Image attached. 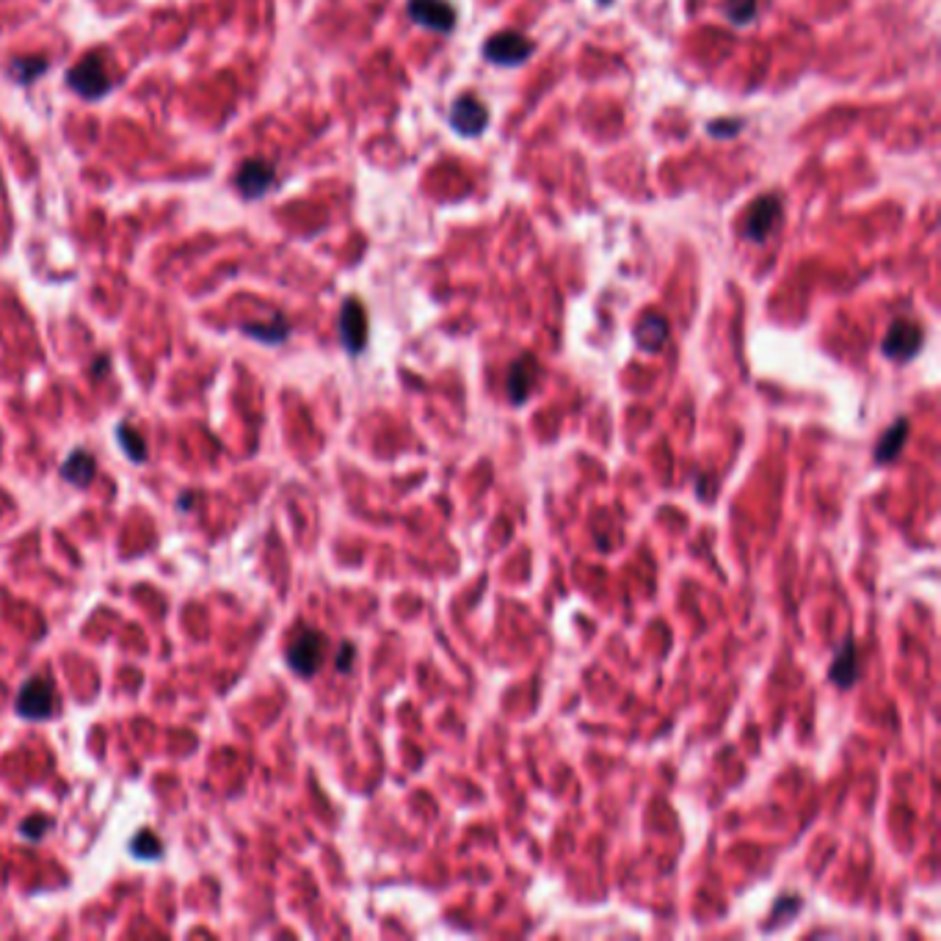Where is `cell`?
<instances>
[{"label":"cell","mask_w":941,"mask_h":941,"mask_svg":"<svg viewBox=\"0 0 941 941\" xmlns=\"http://www.w3.org/2000/svg\"><path fill=\"white\" fill-rule=\"evenodd\" d=\"M67 83L75 95H81L83 100H100L111 92L113 81L106 70V61L102 53H86L70 72H67Z\"/></svg>","instance_id":"1"},{"label":"cell","mask_w":941,"mask_h":941,"mask_svg":"<svg viewBox=\"0 0 941 941\" xmlns=\"http://www.w3.org/2000/svg\"><path fill=\"white\" fill-rule=\"evenodd\" d=\"M782 200L776 194L757 196L743 216V238L751 243H765L782 221Z\"/></svg>","instance_id":"2"},{"label":"cell","mask_w":941,"mask_h":941,"mask_svg":"<svg viewBox=\"0 0 941 941\" xmlns=\"http://www.w3.org/2000/svg\"><path fill=\"white\" fill-rule=\"evenodd\" d=\"M326 658V636L318 630H304L295 632V638L288 647V663L290 668L299 674V677H315L324 665Z\"/></svg>","instance_id":"3"},{"label":"cell","mask_w":941,"mask_h":941,"mask_svg":"<svg viewBox=\"0 0 941 941\" xmlns=\"http://www.w3.org/2000/svg\"><path fill=\"white\" fill-rule=\"evenodd\" d=\"M17 715L28 721L50 719L56 712V685L50 677H34L20 688L17 693Z\"/></svg>","instance_id":"4"},{"label":"cell","mask_w":941,"mask_h":941,"mask_svg":"<svg viewBox=\"0 0 941 941\" xmlns=\"http://www.w3.org/2000/svg\"><path fill=\"white\" fill-rule=\"evenodd\" d=\"M535 45L528 39V36H522L519 31H500V34H495L492 39L483 45V56H486V61H492V64L497 67H519L524 64V61L533 56Z\"/></svg>","instance_id":"5"},{"label":"cell","mask_w":941,"mask_h":941,"mask_svg":"<svg viewBox=\"0 0 941 941\" xmlns=\"http://www.w3.org/2000/svg\"><path fill=\"white\" fill-rule=\"evenodd\" d=\"M922 348V329L914 321H894L883 337V353L894 362H912Z\"/></svg>","instance_id":"6"},{"label":"cell","mask_w":941,"mask_h":941,"mask_svg":"<svg viewBox=\"0 0 941 941\" xmlns=\"http://www.w3.org/2000/svg\"><path fill=\"white\" fill-rule=\"evenodd\" d=\"M450 124L465 138L481 136L483 130L488 128V108L483 106V100L472 95L456 97V102L450 106Z\"/></svg>","instance_id":"7"},{"label":"cell","mask_w":941,"mask_h":941,"mask_svg":"<svg viewBox=\"0 0 941 941\" xmlns=\"http://www.w3.org/2000/svg\"><path fill=\"white\" fill-rule=\"evenodd\" d=\"M274 180H277V169H274V164L260 158L241 164V169H238L236 174L238 191H241V196H246V200L252 202L268 194V191L274 189Z\"/></svg>","instance_id":"8"},{"label":"cell","mask_w":941,"mask_h":941,"mask_svg":"<svg viewBox=\"0 0 941 941\" xmlns=\"http://www.w3.org/2000/svg\"><path fill=\"white\" fill-rule=\"evenodd\" d=\"M409 17L436 34H450L456 25V9L447 0H409Z\"/></svg>","instance_id":"9"},{"label":"cell","mask_w":941,"mask_h":941,"mask_svg":"<svg viewBox=\"0 0 941 941\" xmlns=\"http://www.w3.org/2000/svg\"><path fill=\"white\" fill-rule=\"evenodd\" d=\"M340 340L348 353H360L367 342V315L360 299H346L340 310Z\"/></svg>","instance_id":"10"},{"label":"cell","mask_w":941,"mask_h":941,"mask_svg":"<svg viewBox=\"0 0 941 941\" xmlns=\"http://www.w3.org/2000/svg\"><path fill=\"white\" fill-rule=\"evenodd\" d=\"M539 376H542V367H539V362H535V357H530V353H524V357H519L517 362L511 365V371H508V398H511V403H524V400L530 398V393L535 389V384H539Z\"/></svg>","instance_id":"11"},{"label":"cell","mask_w":941,"mask_h":941,"mask_svg":"<svg viewBox=\"0 0 941 941\" xmlns=\"http://www.w3.org/2000/svg\"><path fill=\"white\" fill-rule=\"evenodd\" d=\"M829 679L842 690L854 688L856 685V679H859V654H856L854 641L842 643V649L836 652L834 663H831L829 668Z\"/></svg>","instance_id":"12"},{"label":"cell","mask_w":941,"mask_h":941,"mask_svg":"<svg viewBox=\"0 0 941 941\" xmlns=\"http://www.w3.org/2000/svg\"><path fill=\"white\" fill-rule=\"evenodd\" d=\"M668 340V321L660 312H647L636 326V342L643 351H660Z\"/></svg>","instance_id":"13"},{"label":"cell","mask_w":941,"mask_h":941,"mask_svg":"<svg viewBox=\"0 0 941 941\" xmlns=\"http://www.w3.org/2000/svg\"><path fill=\"white\" fill-rule=\"evenodd\" d=\"M95 472H97V461L95 456L86 454V450H75V454L61 465V478L70 481L72 486L77 488H86L88 483H92V478H95Z\"/></svg>","instance_id":"14"},{"label":"cell","mask_w":941,"mask_h":941,"mask_svg":"<svg viewBox=\"0 0 941 941\" xmlns=\"http://www.w3.org/2000/svg\"><path fill=\"white\" fill-rule=\"evenodd\" d=\"M906 436H908V420L906 418L894 420V423L886 429V434L881 436V442H878L876 465H889V461L897 459L903 445H906Z\"/></svg>","instance_id":"15"},{"label":"cell","mask_w":941,"mask_h":941,"mask_svg":"<svg viewBox=\"0 0 941 941\" xmlns=\"http://www.w3.org/2000/svg\"><path fill=\"white\" fill-rule=\"evenodd\" d=\"M50 59H45V56H20V59L9 61V77H12L14 83H20V86H28V83H34L36 77H41L45 72H48Z\"/></svg>","instance_id":"16"},{"label":"cell","mask_w":941,"mask_h":941,"mask_svg":"<svg viewBox=\"0 0 941 941\" xmlns=\"http://www.w3.org/2000/svg\"><path fill=\"white\" fill-rule=\"evenodd\" d=\"M241 329H243V335L254 337V340H260V342H272V346H277V342H282L285 337L290 335V326H288V321L282 318V315H277V318H274V324H243Z\"/></svg>","instance_id":"17"},{"label":"cell","mask_w":941,"mask_h":941,"mask_svg":"<svg viewBox=\"0 0 941 941\" xmlns=\"http://www.w3.org/2000/svg\"><path fill=\"white\" fill-rule=\"evenodd\" d=\"M117 439L130 461H138V465L147 461V442H144V436L138 434V431H133L128 423H122L117 429Z\"/></svg>","instance_id":"18"},{"label":"cell","mask_w":941,"mask_h":941,"mask_svg":"<svg viewBox=\"0 0 941 941\" xmlns=\"http://www.w3.org/2000/svg\"><path fill=\"white\" fill-rule=\"evenodd\" d=\"M759 14V3L757 0H724V17L729 20L732 25H748L753 23Z\"/></svg>","instance_id":"19"},{"label":"cell","mask_w":941,"mask_h":941,"mask_svg":"<svg viewBox=\"0 0 941 941\" xmlns=\"http://www.w3.org/2000/svg\"><path fill=\"white\" fill-rule=\"evenodd\" d=\"M130 850H133V856H138V859H158L160 850H164V845H160V840L155 834H149V831H142V834L133 840Z\"/></svg>","instance_id":"20"},{"label":"cell","mask_w":941,"mask_h":941,"mask_svg":"<svg viewBox=\"0 0 941 941\" xmlns=\"http://www.w3.org/2000/svg\"><path fill=\"white\" fill-rule=\"evenodd\" d=\"M740 128H743V119H721V122H710V133L715 138H732V136H737V133H740Z\"/></svg>","instance_id":"21"},{"label":"cell","mask_w":941,"mask_h":941,"mask_svg":"<svg viewBox=\"0 0 941 941\" xmlns=\"http://www.w3.org/2000/svg\"><path fill=\"white\" fill-rule=\"evenodd\" d=\"M48 825H50L48 818H41V815H36V818L25 820V823L20 825V829H23V836H28V840H39V836L45 834V831H48Z\"/></svg>","instance_id":"22"},{"label":"cell","mask_w":941,"mask_h":941,"mask_svg":"<svg viewBox=\"0 0 941 941\" xmlns=\"http://www.w3.org/2000/svg\"><path fill=\"white\" fill-rule=\"evenodd\" d=\"M351 665H353V643L346 641L340 647V654H337V671H340V674H348Z\"/></svg>","instance_id":"23"},{"label":"cell","mask_w":941,"mask_h":941,"mask_svg":"<svg viewBox=\"0 0 941 941\" xmlns=\"http://www.w3.org/2000/svg\"><path fill=\"white\" fill-rule=\"evenodd\" d=\"M106 367H108V357H100V360L95 362V371H92L95 373V378H100L102 373H106Z\"/></svg>","instance_id":"24"},{"label":"cell","mask_w":941,"mask_h":941,"mask_svg":"<svg viewBox=\"0 0 941 941\" xmlns=\"http://www.w3.org/2000/svg\"><path fill=\"white\" fill-rule=\"evenodd\" d=\"M600 3H602V7H605V3H611V0H600Z\"/></svg>","instance_id":"25"}]
</instances>
